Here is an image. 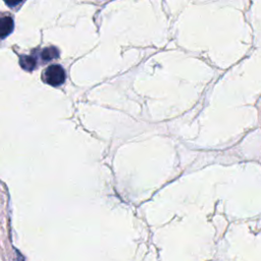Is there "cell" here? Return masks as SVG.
<instances>
[{"label": "cell", "mask_w": 261, "mask_h": 261, "mask_svg": "<svg viewBox=\"0 0 261 261\" xmlns=\"http://www.w3.org/2000/svg\"><path fill=\"white\" fill-rule=\"evenodd\" d=\"M13 20L10 16H0V39L7 37L13 30Z\"/></svg>", "instance_id": "7a4b0ae2"}, {"label": "cell", "mask_w": 261, "mask_h": 261, "mask_svg": "<svg viewBox=\"0 0 261 261\" xmlns=\"http://www.w3.org/2000/svg\"><path fill=\"white\" fill-rule=\"evenodd\" d=\"M43 79L47 84L51 86H59L63 84L65 80L64 69L58 64L50 65L45 69L43 73Z\"/></svg>", "instance_id": "6da1fadb"}, {"label": "cell", "mask_w": 261, "mask_h": 261, "mask_svg": "<svg viewBox=\"0 0 261 261\" xmlns=\"http://www.w3.org/2000/svg\"><path fill=\"white\" fill-rule=\"evenodd\" d=\"M59 55V52L56 48L54 47H49V48H45L42 52H41V57L44 61H49L51 59L56 58Z\"/></svg>", "instance_id": "277c9868"}, {"label": "cell", "mask_w": 261, "mask_h": 261, "mask_svg": "<svg viewBox=\"0 0 261 261\" xmlns=\"http://www.w3.org/2000/svg\"><path fill=\"white\" fill-rule=\"evenodd\" d=\"M19 63L25 70H33L36 67V59L32 56H21Z\"/></svg>", "instance_id": "3957f363"}]
</instances>
